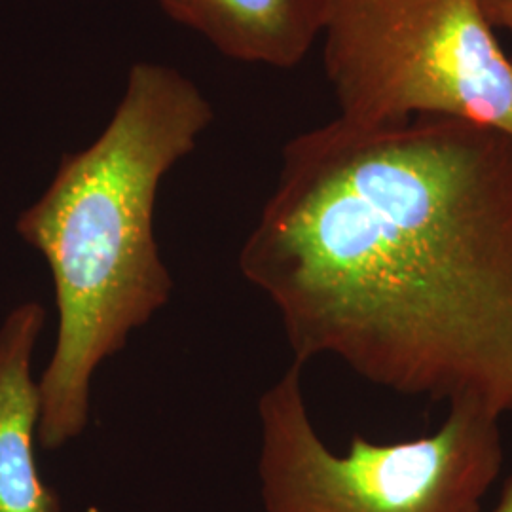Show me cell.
I'll list each match as a JSON object with an SVG mask.
<instances>
[{
	"mask_svg": "<svg viewBox=\"0 0 512 512\" xmlns=\"http://www.w3.org/2000/svg\"><path fill=\"white\" fill-rule=\"evenodd\" d=\"M321 37L342 120L444 116L512 137V57L480 0H329Z\"/></svg>",
	"mask_w": 512,
	"mask_h": 512,
	"instance_id": "277c9868",
	"label": "cell"
},
{
	"mask_svg": "<svg viewBox=\"0 0 512 512\" xmlns=\"http://www.w3.org/2000/svg\"><path fill=\"white\" fill-rule=\"evenodd\" d=\"M46 325L38 302H23L0 323V512H61L37 465L40 387L33 357Z\"/></svg>",
	"mask_w": 512,
	"mask_h": 512,
	"instance_id": "5b68a950",
	"label": "cell"
},
{
	"mask_svg": "<svg viewBox=\"0 0 512 512\" xmlns=\"http://www.w3.org/2000/svg\"><path fill=\"white\" fill-rule=\"evenodd\" d=\"M294 361L512 416V137L340 116L293 137L239 253Z\"/></svg>",
	"mask_w": 512,
	"mask_h": 512,
	"instance_id": "6da1fadb",
	"label": "cell"
},
{
	"mask_svg": "<svg viewBox=\"0 0 512 512\" xmlns=\"http://www.w3.org/2000/svg\"><path fill=\"white\" fill-rule=\"evenodd\" d=\"M213 118L194 80L139 61L105 129L65 154L19 215L16 232L46 260L57 308L54 351L38 378L42 448L86 431L95 372L167 306L173 279L154 234L158 190Z\"/></svg>",
	"mask_w": 512,
	"mask_h": 512,
	"instance_id": "7a4b0ae2",
	"label": "cell"
},
{
	"mask_svg": "<svg viewBox=\"0 0 512 512\" xmlns=\"http://www.w3.org/2000/svg\"><path fill=\"white\" fill-rule=\"evenodd\" d=\"M482 12L492 27H501L512 33V0H480Z\"/></svg>",
	"mask_w": 512,
	"mask_h": 512,
	"instance_id": "52a82bcc",
	"label": "cell"
},
{
	"mask_svg": "<svg viewBox=\"0 0 512 512\" xmlns=\"http://www.w3.org/2000/svg\"><path fill=\"white\" fill-rule=\"evenodd\" d=\"M494 512H512V476L507 480L505 490L501 495V501H499V505H497Z\"/></svg>",
	"mask_w": 512,
	"mask_h": 512,
	"instance_id": "ba28073f",
	"label": "cell"
},
{
	"mask_svg": "<svg viewBox=\"0 0 512 512\" xmlns=\"http://www.w3.org/2000/svg\"><path fill=\"white\" fill-rule=\"evenodd\" d=\"M220 54L291 69L323 35L329 0H154Z\"/></svg>",
	"mask_w": 512,
	"mask_h": 512,
	"instance_id": "8992f818",
	"label": "cell"
},
{
	"mask_svg": "<svg viewBox=\"0 0 512 512\" xmlns=\"http://www.w3.org/2000/svg\"><path fill=\"white\" fill-rule=\"evenodd\" d=\"M296 363L258 401V475L266 512H480L503 467L499 416L448 404L439 431L336 454L317 435Z\"/></svg>",
	"mask_w": 512,
	"mask_h": 512,
	"instance_id": "3957f363",
	"label": "cell"
}]
</instances>
